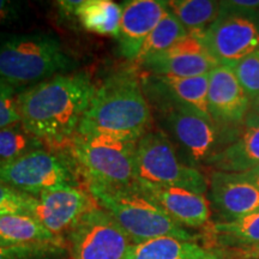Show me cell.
<instances>
[{"label": "cell", "instance_id": "1", "mask_svg": "<svg viewBox=\"0 0 259 259\" xmlns=\"http://www.w3.org/2000/svg\"><path fill=\"white\" fill-rule=\"evenodd\" d=\"M96 85L87 73H61L19 92L21 124L48 148H70Z\"/></svg>", "mask_w": 259, "mask_h": 259}, {"label": "cell", "instance_id": "2", "mask_svg": "<svg viewBox=\"0 0 259 259\" xmlns=\"http://www.w3.org/2000/svg\"><path fill=\"white\" fill-rule=\"evenodd\" d=\"M153 119L141 76L135 69H125L96 87L77 135L138 142L153 130Z\"/></svg>", "mask_w": 259, "mask_h": 259}, {"label": "cell", "instance_id": "3", "mask_svg": "<svg viewBox=\"0 0 259 259\" xmlns=\"http://www.w3.org/2000/svg\"><path fill=\"white\" fill-rule=\"evenodd\" d=\"M85 186L96 203L111 213L131 238L134 245L161 236H173L192 241H197L199 238L171 220L136 186V183L122 187L100 186L95 184H85Z\"/></svg>", "mask_w": 259, "mask_h": 259}, {"label": "cell", "instance_id": "4", "mask_svg": "<svg viewBox=\"0 0 259 259\" xmlns=\"http://www.w3.org/2000/svg\"><path fill=\"white\" fill-rule=\"evenodd\" d=\"M74 65L59 38L48 32L15 35L0 44V79L18 88L66 73Z\"/></svg>", "mask_w": 259, "mask_h": 259}, {"label": "cell", "instance_id": "5", "mask_svg": "<svg viewBox=\"0 0 259 259\" xmlns=\"http://www.w3.org/2000/svg\"><path fill=\"white\" fill-rule=\"evenodd\" d=\"M136 144L137 142L76 135L69 149L84 183L122 187L137 180Z\"/></svg>", "mask_w": 259, "mask_h": 259}, {"label": "cell", "instance_id": "6", "mask_svg": "<svg viewBox=\"0 0 259 259\" xmlns=\"http://www.w3.org/2000/svg\"><path fill=\"white\" fill-rule=\"evenodd\" d=\"M79 177V168L73 157L51 148L31 151L0 166V183L32 197L80 186Z\"/></svg>", "mask_w": 259, "mask_h": 259}, {"label": "cell", "instance_id": "7", "mask_svg": "<svg viewBox=\"0 0 259 259\" xmlns=\"http://www.w3.org/2000/svg\"><path fill=\"white\" fill-rule=\"evenodd\" d=\"M136 174L137 179L203 196L209 190V179L181 160L176 145L161 130H150L136 144Z\"/></svg>", "mask_w": 259, "mask_h": 259}, {"label": "cell", "instance_id": "8", "mask_svg": "<svg viewBox=\"0 0 259 259\" xmlns=\"http://www.w3.org/2000/svg\"><path fill=\"white\" fill-rule=\"evenodd\" d=\"M148 101L154 103L162 127L167 130L168 137L183 149L192 162L206 161L213 154L216 143V124L210 116L170 99L161 90L142 79Z\"/></svg>", "mask_w": 259, "mask_h": 259}, {"label": "cell", "instance_id": "9", "mask_svg": "<svg viewBox=\"0 0 259 259\" xmlns=\"http://www.w3.org/2000/svg\"><path fill=\"white\" fill-rule=\"evenodd\" d=\"M72 259H125L134 242L109 212L97 204L65 235Z\"/></svg>", "mask_w": 259, "mask_h": 259}, {"label": "cell", "instance_id": "10", "mask_svg": "<svg viewBox=\"0 0 259 259\" xmlns=\"http://www.w3.org/2000/svg\"><path fill=\"white\" fill-rule=\"evenodd\" d=\"M200 38L219 65L231 66L259 51V12L235 11L225 5V12Z\"/></svg>", "mask_w": 259, "mask_h": 259}, {"label": "cell", "instance_id": "11", "mask_svg": "<svg viewBox=\"0 0 259 259\" xmlns=\"http://www.w3.org/2000/svg\"><path fill=\"white\" fill-rule=\"evenodd\" d=\"M96 205L88 190L80 186L65 187L35 197L30 215L52 234L64 239L84 213Z\"/></svg>", "mask_w": 259, "mask_h": 259}, {"label": "cell", "instance_id": "12", "mask_svg": "<svg viewBox=\"0 0 259 259\" xmlns=\"http://www.w3.org/2000/svg\"><path fill=\"white\" fill-rule=\"evenodd\" d=\"M137 66L154 76L196 77L210 73L219 64L206 51L202 38L189 34L169 50L147 58Z\"/></svg>", "mask_w": 259, "mask_h": 259}, {"label": "cell", "instance_id": "13", "mask_svg": "<svg viewBox=\"0 0 259 259\" xmlns=\"http://www.w3.org/2000/svg\"><path fill=\"white\" fill-rule=\"evenodd\" d=\"M136 186L156 203L171 220L185 228H200L210 221L211 208L206 196L141 179L136 180Z\"/></svg>", "mask_w": 259, "mask_h": 259}, {"label": "cell", "instance_id": "14", "mask_svg": "<svg viewBox=\"0 0 259 259\" xmlns=\"http://www.w3.org/2000/svg\"><path fill=\"white\" fill-rule=\"evenodd\" d=\"M210 206L221 221L240 219L259 211V190L238 173L213 170L209 178Z\"/></svg>", "mask_w": 259, "mask_h": 259}, {"label": "cell", "instance_id": "15", "mask_svg": "<svg viewBox=\"0 0 259 259\" xmlns=\"http://www.w3.org/2000/svg\"><path fill=\"white\" fill-rule=\"evenodd\" d=\"M122 15L118 35L119 53L135 63L150 32L167 12L166 2L128 0L121 4Z\"/></svg>", "mask_w": 259, "mask_h": 259}, {"label": "cell", "instance_id": "16", "mask_svg": "<svg viewBox=\"0 0 259 259\" xmlns=\"http://www.w3.org/2000/svg\"><path fill=\"white\" fill-rule=\"evenodd\" d=\"M250 100L242 90L231 66L219 65L209 73L208 111L212 121L239 125L245 121Z\"/></svg>", "mask_w": 259, "mask_h": 259}, {"label": "cell", "instance_id": "17", "mask_svg": "<svg viewBox=\"0 0 259 259\" xmlns=\"http://www.w3.org/2000/svg\"><path fill=\"white\" fill-rule=\"evenodd\" d=\"M238 252L204 246L197 241L161 236L132 245L125 259H233Z\"/></svg>", "mask_w": 259, "mask_h": 259}, {"label": "cell", "instance_id": "18", "mask_svg": "<svg viewBox=\"0 0 259 259\" xmlns=\"http://www.w3.org/2000/svg\"><path fill=\"white\" fill-rule=\"evenodd\" d=\"M205 163L225 173H244L259 167V126L246 127L233 143L213 151Z\"/></svg>", "mask_w": 259, "mask_h": 259}, {"label": "cell", "instance_id": "19", "mask_svg": "<svg viewBox=\"0 0 259 259\" xmlns=\"http://www.w3.org/2000/svg\"><path fill=\"white\" fill-rule=\"evenodd\" d=\"M155 88L161 90L170 99L196 109L202 114L210 116L208 111L209 73L196 77L154 76L144 78ZM211 118V116H210Z\"/></svg>", "mask_w": 259, "mask_h": 259}, {"label": "cell", "instance_id": "20", "mask_svg": "<svg viewBox=\"0 0 259 259\" xmlns=\"http://www.w3.org/2000/svg\"><path fill=\"white\" fill-rule=\"evenodd\" d=\"M121 15V5L112 0H83L76 18L87 31L118 38Z\"/></svg>", "mask_w": 259, "mask_h": 259}, {"label": "cell", "instance_id": "21", "mask_svg": "<svg viewBox=\"0 0 259 259\" xmlns=\"http://www.w3.org/2000/svg\"><path fill=\"white\" fill-rule=\"evenodd\" d=\"M0 241L12 245H65L64 239L52 234L36 219L27 213L0 218Z\"/></svg>", "mask_w": 259, "mask_h": 259}, {"label": "cell", "instance_id": "22", "mask_svg": "<svg viewBox=\"0 0 259 259\" xmlns=\"http://www.w3.org/2000/svg\"><path fill=\"white\" fill-rule=\"evenodd\" d=\"M166 5L187 32L198 37L225 12L223 3L212 0H170Z\"/></svg>", "mask_w": 259, "mask_h": 259}, {"label": "cell", "instance_id": "23", "mask_svg": "<svg viewBox=\"0 0 259 259\" xmlns=\"http://www.w3.org/2000/svg\"><path fill=\"white\" fill-rule=\"evenodd\" d=\"M186 35H189V32H187L185 27L167 9L166 14L145 40L135 64L137 65L149 57L156 56V54L169 50L171 46H174L177 42H179Z\"/></svg>", "mask_w": 259, "mask_h": 259}, {"label": "cell", "instance_id": "24", "mask_svg": "<svg viewBox=\"0 0 259 259\" xmlns=\"http://www.w3.org/2000/svg\"><path fill=\"white\" fill-rule=\"evenodd\" d=\"M44 148L48 147L21 122L0 128V166Z\"/></svg>", "mask_w": 259, "mask_h": 259}, {"label": "cell", "instance_id": "25", "mask_svg": "<svg viewBox=\"0 0 259 259\" xmlns=\"http://www.w3.org/2000/svg\"><path fill=\"white\" fill-rule=\"evenodd\" d=\"M212 232L227 244L259 246V211L227 222H216Z\"/></svg>", "mask_w": 259, "mask_h": 259}, {"label": "cell", "instance_id": "26", "mask_svg": "<svg viewBox=\"0 0 259 259\" xmlns=\"http://www.w3.org/2000/svg\"><path fill=\"white\" fill-rule=\"evenodd\" d=\"M66 252L60 244H0V259H61Z\"/></svg>", "mask_w": 259, "mask_h": 259}, {"label": "cell", "instance_id": "27", "mask_svg": "<svg viewBox=\"0 0 259 259\" xmlns=\"http://www.w3.org/2000/svg\"><path fill=\"white\" fill-rule=\"evenodd\" d=\"M231 67L251 103L259 96V51L232 64Z\"/></svg>", "mask_w": 259, "mask_h": 259}, {"label": "cell", "instance_id": "28", "mask_svg": "<svg viewBox=\"0 0 259 259\" xmlns=\"http://www.w3.org/2000/svg\"><path fill=\"white\" fill-rule=\"evenodd\" d=\"M35 197L0 183V218L8 215H30Z\"/></svg>", "mask_w": 259, "mask_h": 259}, {"label": "cell", "instance_id": "29", "mask_svg": "<svg viewBox=\"0 0 259 259\" xmlns=\"http://www.w3.org/2000/svg\"><path fill=\"white\" fill-rule=\"evenodd\" d=\"M18 87L0 79V128L21 122L18 113Z\"/></svg>", "mask_w": 259, "mask_h": 259}, {"label": "cell", "instance_id": "30", "mask_svg": "<svg viewBox=\"0 0 259 259\" xmlns=\"http://www.w3.org/2000/svg\"><path fill=\"white\" fill-rule=\"evenodd\" d=\"M22 12V5L17 2L0 0V25L9 24L19 18Z\"/></svg>", "mask_w": 259, "mask_h": 259}, {"label": "cell", "instance_id": "31", "mask_svg": "<svg viewBox=\"0 0 259 259\" xmlns=\"http://www.w3.org/2000/svg\"><path fill=\"white\" fill-rule=\"evenodd\" d=\"M83 0H61V2H58V9H59V14L61 17L64 18H70V19H76L77 10L82 4Z\"/></svg>", "mask_w": 259, "mask_h": 259}, {"label": "cell", "instance_id": "32", "mask_svg": "<svg viewBox=\"0 0 259 259\" xmlns=\"http://www.w3.org/2000/svg\"><path fill=\"white\" fill-rule=\"evenodd\" d=\"M228 9L244 12H259V0H234L223 2Z\"/></svg>", "mask_w": 259, "mask_h": 259}, {"label": "cell", "instance_id": "33", "mask_svg": "<svg viewBox=\"0 0 259 259\" xmlns=\"http://www.w3.org/2000/svg\"><path fill=\"white\" fill-rule=\"evenodd\" d=\"M246 127H257L259 126V96L250 103L247 115L245 118Z\"/></svg>", "mask_w": 259, "mask_h": 259}, {"label": "cell", "instance_id": "34", "mask_svg": "<svg viewBox=\"0 0 259 259\" xmlns=\"http://www.w3.org/2000/svg\"><path fill=\"white\" fill-rule=\"evenodd\" d=\"M242 179H245L248 183H251L254 187L259 190V167H255L253 169L244 171V173H238Z\"/></svg>", "mask_w": 259, "mask_h": 259}, {"label": "cell", "instance_id": "35", "mask_svg": "<svg viewBox=\"0 0 259 259\" xmlns=\"http://www.w3.org/2000/svg\"><path fill=\"white\" fill-rule=\"evenodd\" d=\"M252 253L258 254V257H259V246H257V247H252Z\"/></svg>", "mask_w": 259, "mask_h": 259}, {"label": "cell", "instance_id": "36", "mask_svg": "<svg viewBox=\"0 0 259 259\" xmlns=\"http://www.w3.org/2000/svg\"><path fill=\"white\" fill-rule=\"evenodd\" d=\"M0 244H3V242H2V241H0Z\"/></svg>", "mask_w": 259, "mask_h": 259}, {"label": "cell", "instance_id": "37", "mask_svg": "<svg viewBox=\"0 0 259 259\" xmlns=\"http://www.w3.org/2000/svg\"><path fill=\"white\" fill-rule=\"evenodd\" d=\"M255 259H259V257H258V258H255Z\"/></svg>", "mask_w": 259, "mask_h": 259}]
</instances>
